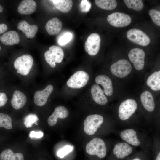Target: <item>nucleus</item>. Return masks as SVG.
<instances>
[{
    "mask_svg": "<svg viewBox=\"0 0 160 160\" xmlns=\"http://www.w3.org/2000/svg\"><path fill=\"white\" fill-rule=\"evenodd\" d=\"M86 152L91 155H96L98 157L103 158L106 155L105 144L103 140L97 137L93 138L87 145Z\"/></svg>",
    "mask_w": 160,
    "mask_h": 160,
    "instance_id": "1",
    "label": "nucleus"
},
{
    "mask_svg": "<svg viewBox=\"0 0 160 160\" xmlns=\"http://www.w3.org/2000/svg\"><path fill=\"white\" fill-rule=\"evenodd\" d=\"M33 59L29 54H25L17 57L15 60L14 66L17 70V73L23 76L28 75L33 64Z\"/></svg>",
    "mask_w": 160,
    "mask_h": 160,
    "instance_id": "2",
    "label": "nucleus"
},
{
    "mask_svg": "<svg viewBox=\"0 0 160 160\" xmlns=\"http://www.w3.org/2000/svg\"><path fill=\"white\" fill-rule=\"evenodd\" d=\"M46 61L51 67L54 68L56 66V63H60L64 56V53L62 49L60 47L53 45L49 48V50L45 52L44 54Z\"/></svg>",
    "mask_w": 160,
    "mask_h": 160,
    "instance_id": "3",
    "label": "nucleus"
},
{
    "mask_svg": "<svg viewBox=\"0 0 160 160\" xmlns=\"http://www.w3.org/2000/svg\"><path fill=\"white\" fill-rule=\"evenodd\" d=\"M103 118L98 114H93L87 116L84 122V131L89 135L94 134L103 123Z\"/></svg>",
    "mask_w": 160,
    "mask_h": 160,
    "instance_id": "4",
    "label": "nucleus"
},
{
    "mask_svg": "<svg viewBox=\"0 0 160 160\" xmlns=\"http://www.w3.org/2000/svg\"><path fill=\"white\" fill-rule=\"evenodd\" d=\"M110 70L114 75L122 78L126 77L130 73L132 66L128 61L123 59L113 64L111 67Z\"/></svg>",
    "mask_w": 160,
    "mask_h": 160,
    "instance_id": "5",
    "label": "nucleus"
},
{
    "mask_svg": "<svg viewBox=\"0 0 160 160\" xmlns=\"http://www.w3.org/2000/svg\"><path fill=\"white\" fill-rule=\"evenodd\" d=\"M137 108V103L132 99H127L120 105L118 110L119 116L122 120L129 119L135 112Z\"/></svg>",
    "mask_w": 160,
    "mask_h": 160,
    "instance_id": "6",
    "label": "nucleus"
},
{
    "mask_svg": "<svg viewBox=\"0 0 160 160\" xmlns=\"http://www.w3.org/2000/svg\"><path fill=\"white\" fill-rule=\"evenodd\" d=\"M89 79V76L87 72L79 71L71 76L67 81V84L71 88H81L87 84Z\"/></svg>",
    "mask_w": 160,
    "mask_h": 160,
    "instance_id": "7",
    "label": "nucleus"
},
{
    "mask_svg": "<svg viewBox=\"0 0 160 160\" xmlns=\"http://www.w3.org/2000/svg\"><path fill=\"white\" fill-rule=\"evenodd\" d=\"M107 20L113 26L122 27L129 25L131 22V18L129 15L126 14L116 12L109 15Z\"/></svg>",
    "mask_w": 160,
    "mask_h": 160,
    "instance_id": "8",
    "label": "nucleus"
},
{
    "mask_svg": "<svg viewBox=\"0 0 160 160\" xmlns=\"http://www.w3.org/2000/svg\"><path fill=\"white\" fill-rule=\"evenodd\" d=\"M127 38L134 43L143 46L148 45L150 42L148 36L140 30L134 28L129 30L127 34Z\"/></svg>",
    "mask_w": 160,
    "mask_h": 160,
    "instance_id": "9",
    "label": "nucleus"
},
{
    "mask_svg": "<svg viewBox=\"0 0 160 160\" xmlns=\"http://www.w3.org/2000/svg\"><path fill=\"white\" fill-rule=\"evenodd\" d=\"M100 41L99 34L96 33L91 34L87 38L85 43L86 51L91 56L97 54L100 49Z\"/></svg>",
    "mask_w": 160,
    "mask_h": 160,
    "instance_id": "10",
    "label": "nucleus"
},
{
    "mask_svg": "<svg viewBox=\"0 0 160 160\" xmlns=\"http://www.w3.org/2000/svg\"><path fill=\"white\" fill-rule=\"evenodd\" d=\"M145 54L143 50L139 48L132 49L128 54V57L131 62L133 64L136 70H140L144 67Z\"/></svg>",
    "mask_w": 160,
    "mask_h": 160,
    "instance_id": "11",
    "label": "nucleus"
},
{
    "mask_svg": "<svg viewBox=\"0 0 160 160\" xmlns=\"http://www.w3.org/2000/svg\"><path fill=\"white\" fill-rule=\"evenodd\" d=\"M53 89V86L51 85H49L42 90L36 91L34 96L35 103L39 106L44 105L46 103L48 98Z\"/></svg>",
    "mask_w": 160,
    "mask_h": 160,
    "instance_id": "12",
    "label": "nucleus"
},
{
    "mask_svg": "<svg viewBox=\"0 0 160 160\" xmlns=\"http://www.w3.org/2000/svg\"><path fill=\"white\" fill-rule=\"evenodd\" d=\"M69 112L67 108L63 106L57 107L52 114L48 118L47 122L51 126L55 125L57 122V118L64 119L68 115Z\"/></svg>",
    "mask_w": 160,
    "mask_h": 160,
    "instance_id": "13",
    "label": "nucleus"
},
{
    "mask_svg": "<svg viewBox=\"0 0 160 160\" xmlns=\"http://www.w3.org/2000/svg\"><path fill=\"white\" fill-rule=\"evenodd\" d=\"M95 81L97 84L102 86L105 95L108 96L112 95L113 92L112 84L109 77L104 75H99L96 77Z\"/></svg>",
    "mask_w": 160,
    "mask_h": 160,
    "instance_id": "14",
    "label": "nucleus"
},
{
    "mask_svg": "<svg viewBox=\"0 0 160 160\" xmlns=\"http://www.w3.org/2000/svg\"><path fill=\"white\" fill-rule=\"evenodd\" d=\"M91 92L93 100L97 103L103 105L107 103L108 99L103 91L98 85L94 84L92 86Z\"/></svg>",
    "mask_w": 160,
    "mask_h": 160,
    "instance_id": "15",
    "label": "nucleus"
},
{
    "mask_svg": "<svg viewBox=\"0 0 160 160\" xmlns=\"http://www.w3.org/2000/svg\"><path fill=\"white\" fill-rule=\"evenodd\" d=\"M133 148L128 144L119 143L116 144L113 150L114 154L119 159H122L130 154Z\"/></svg>",
    "mask_w": 160,
    "mask_h": 160,
    "instance_id": "16",
    "label": "nucleus"
},
{
    "mask_svg": "<svg viewBox=\"0 0 160 160\" xmlns=\"http://www.w3.org/2000/svg\"><path fill=\"white\" fill-rule=\"evenodd\" d=\"M0 40L4 44L12 45L19 43L20 39L18 33L15 31H10L0 36Z\"/></svg>",
    "mask_w": 160,
    "mask_h": 160,
    "instance_id": "17",
    "label": "nucleus"
},
{
    "mask_svg": "<svg viewBox=\"0 0 160 160\" xmlns=\"http://www.w3.org/2000/svg\"><path fill=\"white\" fill-rule=\"evenodd\" d=\"M17 29L25 33L26 36L29 38L34 37L37 32L38 27L36 25H31L26 21L23 20L19 23Z\"/></svg>",
    "mask_w": 160,
    "mask_h": 160,
    "instance_id": "18",
    "label": "nucleus"
},
{
    "mask_svg": "<svg viewBox=\"0 0 160 160\" xmlns=\"http://www.w3.org/2000/svg\"><path fill=\"white\" fill-rule=\"evenodd\" d=\"M37 5L36 2L33 0H24L19 5L18 12L22 15H30L36 10Z\"/></svg>",
    "mask_w": 160,
    "mask_h": 160,
    "instance_id": "19",
    "label": "nucleus"
},
{
    "mask_svg": "<svg viewBox=\"0 0 160 160\" xmlns=\"http://www.w3.org/2000/svg\"><path fill=\"white\" fill-rule=\"evenodd\" d=\"M62 26V23L60 20L57 18L55 17L47 22L45 25V29L49 34L55 35L60 32Z\"/></svg>",
    "mask_w": 160,
    "mask_h": 160,
    "instance_id": "20",
    "label": "nucleus"
},
{
    "mask_svg": "<svg viewBox=\"0 0 160 160\" xmlns=\"http://www.w3.org/2000/svg\"><path fill=\"white\" fill-rule=\"evenodd\" d=\"M27 98L25 95L20 91H15L11 101V104L15 110L23 108L25 104Z\"/></svg>",
    "mask_w": 160,
    "mask_h": 160,
    "instance_id": "21",
    "label": "nucleus"
},
{
    "mask_svg": "<svg viewBox=\"0 0 160 160\" xmlns=\"http://www.w3.org/2000/svg\"><path fill=\"white\" fill-rule=\"evenodd\" d=\"M120 137L128 143L134 146H138L140 144L136 132L134 129H129L123 130L120 134Z\"/></svg>",
    "mask_w": 160,
    "mask_h": 160,
    "instance_id": "22",
    "label": "nucleus"
},
{
    "mask_svg": "<svg viewBox=\"0 0 160 160\" xmlns=\"http://www.w3.org/2000/svg\"><path fill=\"white\" fill-rule=\"evenodd\" d=\"M140 100L144 108L149 112L153 111L155 103L152 95L148 91L144 92L140 95Z\"/></svg>",
    "mask_w": 160,
    "mask_h": 160,
    "instance_id": "23",
    "label": "nucleus"
},
{
    "mask_svg": "<svg viewBox=\"0 0 160 160\" xmlns=\"http://www.w3.org/2000/svg\"><path fill=\"white\" fill-rule=\"evenodd\" d=\"M146 83L153 91L160 90V71H155L151 74L147 79Z\"/></svg>",
    "mask_w": 160,
    "mask_h": 160,
    "instance_id": "24",
    "label": "nucleus"
},
{
    "mask_svg": "<svg viewBox=\"0 0 160 160\" xmlns=\"http://www.w3.org/2000/svg\"><path fill=\"white\" fill-rule=\"evenodd\" d=\"M51 1L55 7L63 13L69 12L73 5V1L70 0H53Z\"/></svg>",
    "mask_w": 160,
    "mask_h": 160,
    "instance_id": "25",
    "label": "nucleus"
},
{
    "mask_svg": "<svg viewBox=\"0 0 160 160\" xmlns=\"http://www.w3.org/2000/svg\"><path fill=\"white\" fill-rule=\"evenodd\" d=\"M0 160H24V156L20 153H15L10 149L3 151L0 154Z\"/></svg>",
    "mask_w": 160,
    "mask_h": 160,
    "instance_id": "26",
    "label": "nucleus"
},
{
    "mask_svg": "<svg viewBox=\"0 0 160 160\" xmlns=\"http://www.w3.org/2000/svg\"><path fill=\"white\" fill-rule=\"evenodd\" d=\"M96 5L100 8L106 10H112L117 6V3L115 0H95Z\"/></svg>",
    "mask_w": 160,
    "mask_h": 160,
    "instance_id": "27",
    "label": "nucleus"
},
{
    "mask_svg": "<svg viewBox=\"0 0 160 160\" xmlns=\"http://www.w3.org/2000/svg\"><path fill=\"white\" fill-rule=\"evenodd\" d=\"M124 1L128 8L132 9L136 11H140L144 6L141 0H124Z\"/></svg>",
    "mask_w": 160,
    "mask_h": 160,
    "instance_id": "28",
    "label": "nucleus"
},
{
    "mask_svg": "<svg viewBox=\"0 0 160 160\" xmlns=\"http://www.w3.org/2000/svg\"><path fill=\"white\" fill-rule=\"evenodd\" d=\"M4 127L10 129L12 128V120L9 115L0 113V127Z\"/></svg>",
    "mask_w": 160,
    "mask_h": 160,
    "instance_id": "29",
    "label": "nucleus"
},
{
    "mask_svg": "<svg viewBox=\"0 0 160 160\" xmlns=\"http://www.w3.org/2000/svg\"><path fill=\"white\" fill-rule=\"evenodd\" d=\"M39 119L35 114H30L27 116L24 119V124L27 128L31 127L33 124L37 125Z\"/></svg>",
    "mask_w": 160,
    "mask_h": 160,
    "instance_id": "30",
    "label": "nucleus"
},
{
    "mask_svg": "<svg viewBox=\"0 0 160 160\" xmlns=\"http://www.w3.org/2000/svg\"><path fill=\"white\" fill-rule=\"evenodd\" d=\"M73 35L70 32H66L60 36L58 39V43L61 46H63L68 43L72 39Z\"/></svg>",
    "mask_w": 160,
    "mask_h": 160,
    "instance_id": "31",
    "label": "nucleus"
},
{
    "mask_svg": "<svg viewBox=\"0 0 160 160\" xmlns=\"http://www.w3.org/2000/svg\"><path fill=\"white\" fill-rule=\"evenodd\" d=\"M149 15L153 23L158 26H160V12L154 9L150 10Z\"/></svg>",
    "mask_w": 160,
    "mask_h": 160,
    "instance_id": "32",
    "label": "nucleus"
},
{
    "mask_svg": "<svg viewBox=\"0 0 160 160\" xmlns=\"http://www.w3.org/2000/svg\"><path fill=\"white\" fill-rule=\"evenodd\" d=\"M73 148V147L70 145L65 146L58 151L57 155L59 157L63 158L71 152Z\"/></svg>",
    "mask_w": 160,
    "mask_h": 160,
    "instance_id": "33",
    "label": "nucleus"
},
{
    "mask_svg": "<svg viewBox=\"0 0 160 160\" xmlns=\"http://www.w3.org/2000/svg\"><path fill=\"white\" fill-rule=\"evenodd\" d=\"M91 4L88 0H82L80 4V9L82 12H87L91 7Z\"/></svg>",
    "mask_w": 160,
    "mask_h": 160,
    "instance_id": "34",
    "label": "nucleus"
},
{
    "mask_svg": "<svg viewBox=\"0 0 160 160\" xmlns=\"http://www.w3.org/2000/svg\"><path fill=\"white\" fill-rule=\"evenodd\" d=\"M29 137L31 138H41L43 136V133L41 131H31L29 134Z\"/></svg>",
    "mask_w": 160,
    "mask_h": 160,
    "instance_id": "35",
    "label": "nucleus"
},
{
    "mask_svg": "<svg viewBox=\"0 0 160 160\" xmlns=\"http://www.w3.org/2000/svg\"><path fill=\"white\" fill-rule=\"evenodd\" d=\"M8 100L6 94L4 93H0V107L4 105Z\"/></svg>",
    "mask_w": 160,
    "mask_h": 160,
    "instance_id": "36",
    "label": "nucleus"
},
{
    "mask_svg": "<svg viewBox=\"0 0 160 160\" xmlns=\"http://www.w3.org/2000/svg\"><path fill=\"white\" fill-rule=\"evenodd\" d=\"M8 28L7 25L2 23L0 24V34L6 31Z\"/></svg>",
    "mask_w": 160,
    "mask_h": 160,
    "instance_id": "37",
    "label": "nucleus"
},
{
    "mask_svg": "<svg viewBox=\"0 0 160 160\" xmlns=\"http://www.w3.org/2000/svg\"><path fill=\"white\" fill-rule=\"evenodd\" d=\"M156 160H160V152L159 153V154H158Z\"/></svg>",
    "mask_w": 160,
    "mask_h": 160,
    "instance_id": "38",
    "label": "nucleus"
},
{
    "mask_svg": "<svg viewBox=\"0 0 160 160\" xmlns=\"http://www.w3.org/2000/svg\"><path fill=\"white\" fill-rule=\"evenodd\" d=\"M3 10V8L0 5V12H1Z\"/></svg>",
    "mask_w": 160,
    "mask_h": 160,
    "instance_id": "39",
    "label": "nucleus"
},
{
    "mask_svg": "<svg viewBox=\"0 0 160 160\" xmlns=\"http://www.w3.org/2000/svg\"><path fill=\"white\" fill-rule=\"evenodd\" d=\"M132 160H141L138 158H136Z\"/></svg>",
    "mask_w": 160,
    "mask_h": 160,
    "instance_id": "40",
    "label": "nucleus"
},
{
    "mask_svg": "<svg viewBox=\"0 0 160 160\" xmlns=\"http://www.w3.org/2000/svg\"><path fill=\"white\" fill-rule=\"evenodd\" d=\"M1 49V46H0V50Z\"/></svg>",
    "mask_w": 160,
    "mask_h": 160,
    "instance_id": "41",
    "label": "nucleus"
}]
</instances>
